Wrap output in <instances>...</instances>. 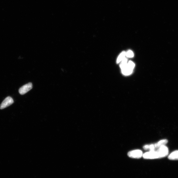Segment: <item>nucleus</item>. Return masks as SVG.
Listing matches in <instances>:
<instances>
[{
    "label": "nucleus",
    "instance_id": "obj_3",
    "mask_svg": "<svg viewBox=\"0 0 178 178\" xmlns=\"http://www.w3.org/2000/svg\"><path fill=\"white\" fill-rule=\"evenodd\" d=\"M13 103L14 100L10 96H8L3 100L0 105V109H4L7 107L11 105Z\"/></svg>",
    "mask_w": 178,
    "mask_h": 178
},
{
    "label": "nucleus",
    "instance_id": "obj_2",
    "mask_svg": "<svg viewBox=\"0 0 178 178\" xmlns=\"http://www.w3.org/2000/svg\"><path fill=\"white\" fill-rule=\"evenodd\" d=\"M143 154L142 151L139 150H132L128 153V156L130 157L136 159L141 158Z\"/></svg>",
    "mask_w": 178,
    "mask_h": 178
},
{
    "label": "nucleus",
    "instance_id": "obj_6",
    "mask_svg": "<svg viewBox=\"0 0 178 178\" xmlns=\"http://www.w3.org/2000/svg\"><path fill=\"white\" fill-rule=\"evenodd\" d=\"M121 71L123 75L128 76L132 74L133 72V69L129 68L127 65L124 68L121 69Z\"/></svg>",
    "mask_w": 178,
    "mask_h": 178
},
{
    "label": "nucleus",
    "instance_id": "obj_5",
    "mask_svg": "<svg viewBox=\"0 0 178 178\" xmlns=\"http://www.w3.org/2000/svg\"><path fill=\"white\" fill-rule=\"evenodd\" d=\"M168 156V158L169 160H178V150L174 151Z\"/></svg>",
    "mask_w": 178,
    "mask_h": 178
},
{
    "label": "nucleus",
    "instance_id": "obj_7",
    "mask_svg": "<svg viewBox=\"0 0 178 178\" xmlns=\"http://www.w3.org/2000/svg\"><path fill=\"white\" fill-rule=\"evenodd\" d=\"M168 142V140L167 139L161 140L157 143L154 144V146L157 149L161 146L166 145Z\"/></svg>",
    "mask_w": 178,
    "mask_h": 178
},
{
    "label": "nucleus",
    "instance_id": "obj_4",
    "mask_svg": "<svg viewBox=\"0 0 178 178\" xmlns=\"http://www.w3.org/2000/svg\"><path fill=\"white\" fill-rule=\"evenodd\" d=\"M32 83H29L22 86L19 89V93L21 95H24L32 88Z\"/></svg>",
    "mask_w": 178,
    "mask_h": 178
},
{
    "label": "nucleus",
    "instance_id": "obj_10",
    "mask_svg": "<svg viewBox=\"0 0 178 178\" xmlns=\"http://www.w3.org/2000/svg\"><path fill=\"white\" fill-rule=\"evenodd\" d=\"M134 54L133 52L131 50H129L126 52V56L127 58H132L134 57Z\"/></svg>",
    "mask_w": 178,
    "mask_h": 178
},
{
    "label": "nucleus",
    "instance_id": "obj_8",
    "mask_svg": "<svg viewBox=\"0 0 178 178\" xmlns=\"http://www.w3.org/2000/svg\"><path fill=\"white\" fill-rule=\"evenodd\" d=\"M126 56V52L125 51H123L118 56V58L117 60V63L118 64L119 62L122 61L123 59L125 58Z\"/></svg>",
    "mask_w": 178,
    "mask_h": 178
},
{
    "label": "nucleus",
    "instance_id": "obj_9",
    "mask_svg": "<svg viewBox=\"0 0 178 178\" xmlns=\"http://www.w3.org/2000/svg\"><path fill=\"white\" fill-rule=\"evenodd\" d=\"M127 64V59L125 58L123 60L121 61V63L120 64V67L121 69H122L125 67L126 66Z\"/></svg>",
    "mask_w": 178,
    "mask_h": 178
},
{
    "label": "nucleus",
    "instance_id": "obj_11",
    "mask_svg": "<svg viewBox=\"0 0 178 178\" xmlns=\"http://www.w3.org/2000/svg\"><path fill=\"white\" fill-rule=\"evenodd\" d=\"M127 66L129 68L133 69L135 66V64L133 62L131 61H130L128 63H127Z\"/></svg>",
    "mask_w": 178,
    "mask_h": 178
},
{
    "label": "nucleus",
    "instance_id": "obj_1",
    "mask_svg": "<svg viewBox=\"0 0 178 178\" xmlns=\"http://www.w3.org/2000/svg\"><path fill=\"white\" fill-rule=\"evenodd\" d=\"M169 150L166 145L163 146L154 150L149 151L143 154L144 159H154L165 157L168 156Z\"/></svg>",
    "mask_w": 178,
    "mask_h": 178
}]
</instances>
